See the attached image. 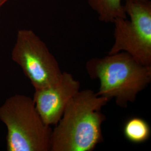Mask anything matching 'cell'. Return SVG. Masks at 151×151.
<instances>
[{
	"label": "cell",
	"mask_w": 151,
	"mask_h": 151,
	"mask_svg": "<svg viewBox=\"0 0 151 151\" xmlns=\"http://www.w3.org/2000/svg\"><path fill=\"white\" fill-rule=\"evenodd\" d=\"M11 58L22 68L35 90L54 84L62 75L46 44L32 30H19Z\"/></svg>",
	"instance_id": "5"
},
{
	"label": "cell",
	"mask_w": 151,
	"mask_h": 151,
	"mask_svg": "<svg viewBox=\"0 0 151 151\" xmlns=\"http://www.w3.org/2000/svg\"><path fill=\"white\" fill-rule=\"evenodd\" d=\"M9 0H0V8L3 5H4L7 2H8Z\"/></svg>",
	"instance_id": "9"
},
{
	"label": "cell",
	"mask_w": 151,
	"mask_h": 151,
	"mask_svg": "<svg viewBox=\"0 0 151 151\" xmlns=\"http://www.w3.org/2000/svg\"><path fill=\"white\" fill-rule=\"evenodd\" d=\"M124 7L130 20H114L115 41L108 54L125 52L140 64L151 66V1L125 0Z\"/></svg>",
	"instance_id": "4"
},
{
	"label": "cell",
	"mask_w": 151,
	"mask_h": 151,
	"mask_svg": "<svg viewBox=\"0 0 151 151\" xmlns=\"http://www.w3.org/2000/svg\"><path fill=\"white\" fill-rule=\"evenodd\" d=\"M86 68L90 78L100 81L97 95L109 100L114 98L122 108L134 103L151 81V66L140 64L125 52L92 58Z\"/></svg>",
	"instance_id": "2"
},
{
	"label": "cell",
	"mask_w": 151,
	"mask_h": 151,
	"mask_svg": "<svg viewBox=\"0 0 151 151\" xmlns=\"http://www.w3.org/2000/svg\"><path fill=\"white\" fill-rule=\"evenodd\" d=\"M97 14L99 20L106 23L113 22L116 18H127L122 0H87Z\"/></svg>",
	"instance_id": "7"
},
{
	"label": "cell",
	"mask_w": 151,
	"mask_h": 151,
	"mask_svg": "<svg viewBox=\"0 0 151 151\" xmlns=\"http://www.w3.org/2000/svg\"><path fill=\"white\" fill-rule=\"evenodd\" d=\"M80 82L64 72L60 80L48 86L35 90L33 101L39 115L49 126L59 122L70 99L80 91Z\"/></svg>",
	"instance_id": "6"
},
{
	"label": "cell",
	"mask_w": 151,
	"mask_h": 151,
	"mask_svg": "<svg viewBox=\"0 0 151 151\" xmlns=\"http://www.w3.org/2000/svg\"><path fill=\"white\" fill-rule=\"evenodd\" d=\"M109 100L91 90L79 91L70 99L52 130L50 151H91L103 140L101 108Z\"/></svg>",
	"instance_id": "1"
},
{
	"label": "cell",
	"mask_w": 151,
	"mask_h": 151,
	"mask_svg": "<svg viewBox=\"0 0 151 151\" xmlns=\"http://www.w3.org/2000/svg\"><path fill=\"white\" fill-rule=\"evenodd\" d=\"M124 134L128 140L140 143L150 138L151 129L149 124L144 119L134 117L128 120L125 124Z\"/></svg>",
	"instance_id": "8"
},
{
	"label": "cell",
	"mask_w": 151,
	"mask_h": 151,
	"mask_svg": "<svg viewBox=\"0 0 151 151\" xmlns=\"http://www.w3.org/2000/svg\"><path fill=\"white\" fill-rule=\"evenodd\" d=\"M0 120L7 130L8 151H49L52 129L39 115L33 99L16 94L0 106Z\"/></svg>",
	"instance_id": "3"
}]
</instances>
